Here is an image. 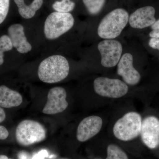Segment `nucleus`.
<instances>
[{
    "instance_id": "nucleus-1",
    "label": "nucleus",
    "mask_w": 159,
    "mask_h": 159,
    "mask_svg": "<svg viewBox=\"0 0 159 159\" xmlns=\"http://www.w3.org/2000/svg\"><path fill=\"white\" fill-rule=\"evenodd\" d=\"M70 66L64 56L54 55L43 60L39 66V79L46 83L59 82L68 76Z\"/></svg>"
},
{
    "instance_id": "nucleus-2",
    "label": "nucleus",
    "mask_w": 159,
    "mask_h": 159,
    "mask_svg": "<svg viewBox=\"0 0 159 159\" xmlns=\"http://www.w3.org/2000/svg\"><path fill=\"white\" fill-rule=\"evenodd\" d=\"M129 14L125 9H117L111 11L102 19L98 28L99 37L113 39L119 36L129 21Z\"/></svg>"
},
{
    "instance_id": "nucleus-3",
    "label": "nucleus",
    "mask_w": 159,
    "mask_h": 159,
    "mask_svg": "<svg viewBox=\"0 0 159 159\" xmlns=\"http://www.w3.org/2000/svg\"><path fill=\"white\" fill-rule=\"evenodd\" d=\"M142 119L140 114L132 111L125 114L115 123V136L122 141H129L136 138L141 133Z\"/></svg>"
},
{
    "instance_id": "nucleus-4",
    "label": "nucleus",
    "mask_w": 159,
    "mask_h": 159,
    "mask_svg": "<svg viewBox=\"0 0 159 159\" xmlns=\"http://www.w3.org/2000/svg\"><path fill=\"white\" fill-rule=\"evenodd\" d=\"M46 129L41 123L31 120L21 121L16 130L17 143L27 146L42 142L46 138Z\"/></svg>"
},
{
    "instance_id": "nucleus-5",
    "label": "nucleus",
    "mask_w": 159,
    "mask_h": 159,
    "mask_svg": "<svg viewBox=\"0 0 159 159\" xmlns=\"http://www.w3.org/2000/svg\"><path fill=\"white\" fill-rule=\"evenodd\" d=\"M74 18L69 12L54 11L46 19L44 27L45 35L48 39L58 38L73 27Z\"/></svg>"
},
{
    "instance_id": "nucleus-6",
    "label": "nucleus",
    "mask_w": 159,
    "mask_h": 159,
    "mask_svg": "<svg viewBox=\"0 0 159 159\" xmlns=\"http://www.w3.org/2000/svg\"><path fill=\"white\" fill-rule=\"evenodd\" d=\"M95 92L101 97L107 98H121L128 92V87L122 80L111 79L105 77H99L94 81Z\"/></svg>"
},
{
    "instance_id": "nucleus-7",
    "label": "nucleus",
    "mask_w": 159,
    "mask_h": 159,
    "mask_svg": "<svg viewBox=\"0 0 159 159\" xmlns=\"http://www.w3.org/2000/svg\"><path fill=\"white\" fill-rule=\"evenodd\" d=\"M98 48L101 54L102 66L111 68L118 64L122 51L120 42L113 39H105L99 43Z\"/></svg>"
},
{
    "instance_id": "nucleus-8",
    "label": "nucleus",
    "mask_w": 159,
    "mask_h": 159,
    "mask_svg": "<svg viewBox=\"0 0 159 159\" xmlns=\"http://www.w3.org/2000/svg\"><path fill=\"white\" fill-rule=\"evenodd\" d=\"M66 97V92L63 88L56 87L51 89L48 94V100L43 109V113L54 115L63 112L68 106Z\"/></svg>"
},
{
    "instance_id": "nucleus-9",
    "label": "nucleus",
    "mask_w": 159,
    "mask_h": 159,
    "mask_svg": "<svg viewBox=\"0 0 159 159\" xmlns=\"http://www.w3.org/2000/svg\"><path fill=\"white\" fill-rule=\"evenodd\" d=\"M141 138L144 144L150 149H155L159 145V119L151 116L146 117L142 122Z\"/></svg>"
},
{
    "instance_id": "nucleus-10",
    "label": "nucleus",
    "mask_w": 159,
    "mask_h": 159,
    "mask_svg": "<svg viewBox=\"0 0 159 159\" xmlns=\"http://www.w3.org/2000/svg\"><path fill=\"white\" fill-rule=\"evenodd\" d=\"M102 125V118L98 116L86 117L80 122L77 129V139L84 142L99 133Z\"/></svg>"
},
{
    "instance_id": "nucleus-11",
    "label": "nucleus",
    "mask_w": 159,
    "mask_h": 159,
    "mask_svg": "<svg viewBox=\"0 0 159 159\" xmlns=\"http://www.w3.org/2000/svg\"><path fill=\"white\" fill-rule=\"evenodd\" d=\"M117 74L129 85H136L140 81L141 75L133 66V57L129 53H125L120 58L118 64Z\"/></svg>"
},
{
    "instance_id": "nucleus-12",
    "label": "nucleus",
    "mask_w": 159,
    "mask_h": 159,
    "mask_svg": "<svg viewBox=\"0 0 159 159\" xmlns=\"http://www.w3.org/2000/svg\"><path fill=\"white\" fill-rule=\"evenodd\" d=\"M155 9L152 6H147L137 9L129 19L131 27L134 29H143L151 26L156 21L155 17Z\"/></svg>"
},
{
    "instance_id": "nucleus-13",
    "label": "nucleus",
    "mask_w": 159,
    "mask_h": 159,
    "mask_svg": "<svg viewBox=\"0 0 159 159\" xmlns=\"http://www.w3.org/2000/svg\"><path fill=\"white\" fill-rule=\"evenodd\" d=\"M8 31L13 47L19 53L25 54L31 51L32 47L27 41L24 27L21 25L17 24L11 25L9 27Z\"/></svg>"
},
{
    "instance_id": "nucleus-14",
    "label": "nucleus",
    "mask_w": 159,
    "mask_h": 159,
    "mask_svg": "<svg viewBox=\"0 0 159 159\" xmlns=\"http://www.w3.org/2000/svg\"><path fill=\"white\" fill-rule=\"evenodd\" d=\"M22 102V97L19 93L6 86H0V107L6 108L16 107Z\"/></svg>"
},
{
    "instance_id": "nucleus-15",
    "label": "nucleus",
    "mask_w": 159,
    "mask_h": 159,
    "mask_svg": "<svg viewBox=\"0 0 159 159\" xmlns=\"http://www.w3.org/2000/svg\"><path fill=\"white\" fill-rule=\"evenodd\" d=\"M18 8L20 15L24 18L29 19L35 15L36 11L42 6L43 0H33L29 6L25 3V0H14Z\"/></svg>"
},
{
    "instance_id": "nucleus-16",
    "label": "nucleus",
    "mask_w": 159,
    "mask_h": 159,
    "mask_svg": "<svg viewBox=\"0 0 159 159\" xmlns=\"http://www.w3.org/2000/svg\"><path fill=\"white\" fill-rule=\"evenodd\" d=\"M106 159H128L125 152L114 144L109 145L107 148V157Z\"/></svg>"
},
{
    "instance_id": "nucleus-17",
    "label": "nucleus",
    "mask_w": 159,
    "mask_h": 159,
    "mask_svg": "<svg viewBox=\"0 0 159 159\" xmlns=\"http://www.w3.org/2000/svg\"><path fill=\"white\" fill-rule=\"evenodd\" d=\"M84 4L90 14L96 15L102 9L105 0H83Z\"/></svg>"
},
{
    "instance_id": "nucleus-18",
    "label": "nucleus",
    "mask_w": 159,
    "mask_h": 159,
    "mask_svg": "<svg viewBox=\"0 0 159 159\" xmlns=\"http://www.w3.org/2000/svg\"><path fill=\"white\" fill-rule=\"evenodd\" d=\"M75 4L70 0H61L56 1L53 4L52 7L56 11L60 12H69L74 9Z\"/></svg>"
},
{
    "instance_id": "nucleus-19",
    "label": "nucleus",
    "mask_w": 159,
    "mask_h": 159,
    "mask_svg": "<svg viewBox=\"0 0 159 159\" xmlns=\"http://www.w3.org/2000/svg\"><path fill=\"white\" fill-rule=\"evenodd\" d=\"M10 0H0V25L6 19L9 12Z\"/></svg>"
},
{
    "instance_id": "nucleus-20",
    "label": "nucleus",
    "mask_w": 159,
    "mask_h": 159,
    "mask_svg": "<svg viewBox=\"0 0 159 159\" xmlns=\"http://www.w3.org/2000/svg\"><path fill=\"white\" fill-rule=\"evenodd\" d=\"M12 48V42L9 36L3 35L0 37V48L3 52L11 51Z\"/></svg>"
},
{
    "instance_id": "nucleus-21",
    "label": "nucleus",
    "mask_w": 159,
    "mask_h": 159,
    "mask_svg": "<svg viewBox=\"0 0 159 159\" xmlns=\"http://www.w3.org/2000/svg\"><path fill=\"white\" fill-rule=\"evenodd\" d=\"M9 136V132L5 126L0 125V140H5Z\"/></svg>"
},
{
    "instance_id": "nucleus-22",
    "label": "nucleus",
    "mask_w": 159,
    "mask_h": 159,
    "mask_svg": "<svg viewBox=\"0 0 159 159\" xmlns=\"http://www.w3.org/2000/svg\"><path fill=\"white\" fill-rule=\"evenodd\" d=\"M149 47L154 49H157L159 51V39L151 38L148 42Z\"/></svg>"
},
{
    "instance_id": "nucleus-23",
    "label": "nucleus",
    "mask_w": 159,
    "mask_h": 159,
    "mask_svg": "<svg viewBox=\"0 0 159 159\" xmlns=\"http://www.w3.org/2000/svg\"><path fill=\"white\" fill-rule=\"evenodd\" d=\"M6 118V114L3 108L0 107V123L2 122Z\"/></svg>"
},
{
    "instance_id": "nucleus-24",
    "label": "nucleus",
    "mask_w": 159,
    "mask_h": 159,
    "mask_svg": "<svg viewBox=\"0 0 159 159\" xmlns=\"http://www.w3.org/2000/svg\"><path fill=\"white\" fill-rule=\"evenodd\" d=\"M151 28L153 31H159V19L156 21L153 25L151 26Z\"/></svg>"
},
{
    "instance_id": "nucleus-25",
    "label": "nucleus",
    "mask_w": 159,
    "mask_h": 159,
    "mask_svg": "<svg viewBox=\"0 0 159 159\" xmlns=\"http://www.w3.org/2000/svg\"><path fill=\"white\" fill-rule=\"evenodd\" d=\"M149 36L151 38L159 39V31H153L150 32L149 34Z\"/></svg>"
},
{
    "instance_id": "nucleus-26",
    "label": "nucleus",
    "mask_w": 159,
    "mask_h": 159,
    "mask_svg": "<svg viewBox=\"0 0 159 159\" xmlns=\"http://www.w3.org/2000/svg\"><path fill=\"white\" fill-rule=\"evenodd\" d=\"M4 53L0 51V66L2 65L4 63Z\"/></svg>"
},
{
    "instance_id": "nucleus-27",
    "label": "nucleus",
    "mask_w": 159,
    "mask_h": 159,
    "mask_svg": "<svg viewBox=\"0 0 159 159\" xmlns=\"http://www.w3.org/2000/svg\"><path fill=\"white\" fill-rule=\"evenodd\" d=\"M0 159H12L8 158V157L4 155H0Z\"/></svg>"
}]
</instances>
